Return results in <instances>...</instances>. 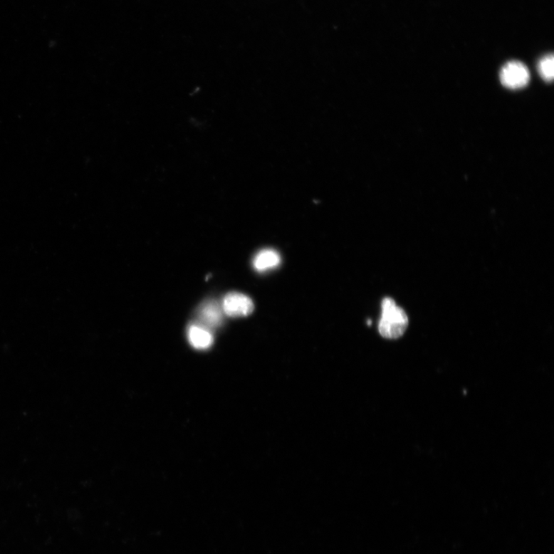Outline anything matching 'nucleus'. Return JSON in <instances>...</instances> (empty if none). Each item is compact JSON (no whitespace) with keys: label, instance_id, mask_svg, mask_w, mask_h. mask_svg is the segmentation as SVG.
Segmentation results:
<instances>
[{"label":"nucleus","instance_id":"7","mask_svg":"<svg viewBox=\"0 0 554 554\" xmlns=\"http://www.w3.org/2000/svg\"><path fill=\"white\" fill-rule=\"evenodd\" d=\"M554 60L552 54L543 56L538 64V70L542 78L548 82L553 79Z\"/></svg>","mask_w":554,"mask_h":554},{"label":"nucleus","instance_id":"1","mask_svg":"<svg viewBox=\"0 0 554 554\" xmlns=\"http://www.w3.org/2000/svg\"><path fill=\"white\" fill-rule=\"evenodd\" d=\"M408 326V318L405 311L398 308L395 301L385 298L382 302V318L379 331L387 339H397L403 335Z\"/></svg>","mask_w":554,"mask_h":554},{"label":"nucleus","instance_id":"5","mask_svg":"<svg viewBox=\"0 0 554 554\" xmlns=\"http://www.w3.org/2000/svg\"><path fill=\"white\" fill-rule=\"evenodd\" d=\"M187 335L190 345L197 350H207L214 343L211 332L199 324L191 325Z\"/></svg>","mask_w":554,"mask_h":554},{"label":"nucleus","instance_id":"3","mask_svg":"<svg viewBox=\"0 0 554 554\" xmlns=\"http://www.w3.org/2000/svg\"><path fill=\"white\" fill-rule=\"evenodd\" d=\"M224 313L231 318L246 317L254 310L252 300L240 293H228L224 299Z\"/></svg>","mask_w":554,"mask_h":554},{"label":"nucleus","instance_id":"2","mask_svg":"<svg viewBox=\"0 0 554 554\" xmlns=\"http://www.w3.org/2000/svg\"><path fill=\"white\" fill-rule=\"evenodd\" d=\"M500 78L506 88L519 89L528 83L530 73L526 66L521 62L513 61L503 66Z\"/></svg>","mask_w":554,"mask_h":554},{"label":"nucleus","instance_id":"6","mask_svg":"<svg viewBox=\"0 0 554 554\" xmlns=\"http://www.w3.org/2000/svg\"><path fill=\"white\" fill-rule=\"evenodd\" d=\"M281 263L278 253L273 250H264L254 258V266L258 271H264L274 268Z\"/></svg>","mask_w":554,"mask_h":554},{"label":"nucleus","instance_id":"4","mask_svg":"<svg viewBox=\"0 0 554 554\" xmlns=\"http://www.w3.org/2000/svg\"><path fill=\"white\" fill-rule=\"evenodd\" d=\"M224 310L222 305H219L214 300H209L200 305L197 318L199 325L207 330L214 329L221 326L223 321Z\"/></svg>","mask_w":554,"mask_h":554}]
</instances>
